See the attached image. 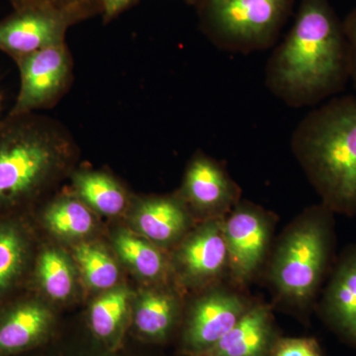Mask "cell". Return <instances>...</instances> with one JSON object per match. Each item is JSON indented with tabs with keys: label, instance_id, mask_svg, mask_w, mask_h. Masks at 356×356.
Segmentation results:
<instances>
[{
	"label": "cell",
	"instance_id": "1",
	"mask_svg": "<svg viewBox=\"0 0 356 356\" xmlns=\"http://www.w3.org/2000/svg\"><path fill=\"white\" fill-rule=\"evenodd\" d=\"M348 79L343 28L327 0H304L291 31L267 63V88L285 104L299 108L337 95Z\"/></svg>",
	"mask_w": 356,
	"mask_h": 356
},
{
	"label": "cell",
	"instance_id": "2",
	"mask_svg": "<svg viewBox=\"0 0 356 356\" xmlns=\"http://www.w3.org/2000/svg\"><path fill=\"white\" fill-rule=\"evenodd\" d=\"M79 149L64 124L37 113L0 124V217L31 215L76 170Z\"/></svg>",
	"mask_w": 356,
	"mask_h": 356
},
{
	"label": "cell",
	"instance_id": "3",
	"mask_svg": "<svg viewBox=\"0 0 356 356\" xmlns=\"http://www.w3.org/2000/svg\"><path fill=\"white\" fill-rule=\"evenodd\" d=\"M291 149L327 209H356V96H337L307 114Z\"/></svg>",
	"mask_w": 356,
	"mask_h": 356
},
{
	"label": "cell",
	"instance_id": "4",
	"mask_svg": "<svg viewBox=\"0 0 356 356\" xmlns=\"http://www.w3.org/2000/svg\"><path fill=\"white\" fill-rule=\"evenodd\" d=\"M327 209L311 207L302 212L274 245L267 280L281 303L303 309L315 298L329 257Z\"/></svg>",
	"mask_w": 356,
	"mask_h": 356
},
{
	"label": "cell",
	"instance_id": "5",
	"mask_svg": "<svg viewBox=\"0 0 356 356\" xmlns=\"http://www.w3.org/2000/svg\"><path fill=\"white\" fill-rule=\"evenodd\" d=\"M288 7L289 0H205L204 17L218 46L248 54L273 44Z\"/></svg>",
	"mask_w": 356,
	"mask_h": 356
},
{
	"label": "cell",
	"instance_id": "6",
	"mask_svg": "<svg viewBox=\"0 0 356 356\" xmlns=\"http://www.w3.org/2000/svg\"><path fill=\"white\" fill-rule=\"evenodd\" d=\"M277 217L261 206L241 200L222 219L229 255V276L238 285L252 280L264 266Z\"/></svg>",
	"mask_w": 356,
	"mask_h": 356
},
{
	"label": "cell",
	"instance_id": "7",
	"mask_svg": "<svg viewBox=\"0 0 356 356\" xmlns=\"http://www.w3.org/2000/svg\"><path fill=\"white\" fill-rule=\"evenodd\" d=\"M13 60L19 70L20 90L8 115L53 108L72 86L74 60L65 42Z\"/></svg>",
	"mask_w": 356,
	"mask_h": 356
},
{
	"label": "cell",
	"instance_id": "8",
	"mask_svg": "<svg viewBox=\"0 0 356 356\" xmlns=\"http://www.w3.org/2000/svg\"><path fill=\"white\" fill-rule=\"evenodd\" d=\"M201 291L189 307L182 332V350L191 356L212 350L254 304L222 282Z\"/></svg>",
	"mask_w": 356,
	"mask_h": 356
},
{
	"label": "cell",
	"instance_id": "9",
	"mask_svg": "<svg viewBox=\"0 0 356 356\" xmlns=\"http://www.w3.org/2000/svg\"><path fill=\"white\" fill-rule=\"evenodd\" d=\"M170 259L172 274L182 286L204 290L229 275V255L222 219L198 222L177 247Z\"/></svg>",
	"mask_w": 356,
	"mask_h": 356
},
{
	"label": "cell",
	"instance_id": "10",
	"mask_svg": "<svg viewBox=\"0 0 356 356\" xmlns=\"http://www.w3.org/2000/svg\"><path fill=\"white\" fill-rule=\"evenodd\" d=\"M177 194L199 222L224 219L242 200L241 187L225 165L201 151L187 165Z\"/></svg>",
	"mask_w": 356,
	"mask_h": 356
},
{
	"label": "cell",
	"instance_id": "11",
	"mask_svg": "<svg viewBox=\"0 0 356 356\" xmlns=\"http://www.w3.org/2000/svg\"><path fill=\"white\" fill-rule=\"evenodd\" d=\"M50 304L26 288L0 307V356L27 355L49 341L55 327Z\"/></svg>",
	"mask_w": 356,
	"mask_h": 356
},
{
	"label": "cell",
	"instance_id": "12",
	"mask_svg": "<svg viewBox=\"0 0 356 356\" xmlns=\"http://www.w3.org/2000/svg\"><path fill=\"white\" fill-rule=\"evenodd\" d=\"M38 247L29 215L0 217V307L28 287Z\"/></svg>",
	"mask_w": 356,
	"mask_h": 356
},
{
	"label": "cell",
	"instance_id": "13",
	"mask_svg": "<svg viewBox=\"0 0 356 356\" xmlns=\"http://www.w3.org/2000/svg\"><path fill=\"white\" fill-rule=\"evenodd\" d=\"M132 208L138 235L165 250H173L195 227V220L177 192L137 199Z\"/></svg>",
	"mask_w": 356,
	"mask_h": 356
},
{
	"label": "cell",
	"instance_id": "14",
	"mask_svg": "<svg viewBox=\"0 0 356 356\" xmlns=\"http://www.w3.org/2000/svg\"><path fill=\"white\" fill-rule=\"evenodd\" d=\"M70 26L35 11H14L0 21V51L16 58L65 42Z\"/></svg>",
	"mask_w": 356,
	"mask_h": 356
},
{
	"label": "cell",
	"instance_id": "15",
	"mask_svg": "<svg viewBox=\"0 0 356 356\" xmlns=\"http://www.w3.org/2000/svg\"><path fill=\"white\" fill-rule=\"evenodd\" d=\"M276 339L270 308L255 303L204 356H270Z\"/></svg>",
	"mask_w": 356,
	"mask_h": 356
},
{
	"label": "cell",
	"instance_id": "16",
	"mask_svg": "<svg viewBox=\"0 0 356 356\" xmlns=\"http://www.w3.org/2000/svg\"><path fill=\"white\" fill-rule=\"evenodd\" d=\"M177 295L165 285L144 290L135 300L131 321L136 334L152 343L168 339L179 318Z\"/></svg>",
	"mask_w": 356,
	"mask_h": 356
},
{
	"label": "cell",
	"instance_id": "17",
	"mask_svg": "<svg viewBox=\"0 0 356 356\" xmlns=\"http://www.w3.org/2000/svg\"><path fill=\"white\" fill-rule=\"evenodd\" d=\"M41 206L38 213L29 216H38L43 228L62 240L83 242L97 228L96 213L74 191L60 194Z\"/></svg>",
	"mask_w": 356,
	"mask_h": 356
},
{
	"label": "cell",
	"instance_id": "18",
	"mask_svg": "<svg viewBox=\"0 0 356 356\" xmlns=\"http://www.w3.org/2000/svg\"><path fill=\"white\" fill-rule=\"evenodd\" d=\"M72 191L96 214L118 217L132 207L127 189L109 173L102 170H74Z\"/></svg>",
	"mask_w": 356,
	"mask_h": 356
},
{
	"label": "cell",
	"instance_id": "19",
	"mask_svg": "<svg viewBox=\"0 0 356 356\" xmlns=\"http://www.w3.org/2000/svg\"><path fill=\"white\" fill-rule=\"evenodd\" d=\"M113 247L123 264L147 283L156 286L165 285L172 274L170 259L165 250L138 234L134 235L126 229L117 232Z\"/></svg>",
	"mask_w": 356,
	"mask_h": 356
},
{
	"label": "cell",
	"instance_id": "20",
	"mask_svg": "<svg viewBox=\"0 0 356 356\" xmlns=\"http://www.w3.org/2000/svg\"><path fill=\"white\" fill-rule=\"evenodd\" d=\"M65 252L58 248L44 245L37 250L30 284L37 293L50 301L63 302L72 298L76 290V270Z\"/></svg>",
	"mask_w": 356,
	"mask_h": 356
},
{
	"label": "cell",
	"instance_id": "21",
	"mask_svg": "<svg viewBox=\"0 0 356 356\" xmlns=\"http://www.w3.org/2000/svg\"><path fill=\"white\" fill-rule=\"evenodd\" d=\"M131 306L130 291L124 286L103 292L91 304L88 312L89 329L108 350H116L120 346L131 320Z\"/></svg>",
	"mask_w": 356,
	"mask_h": 356
},
{
	"label": "cell",
	"instance_id": "22",
	"mask_svg": "<svg viewBox=\"0 0 356 356\" xmlns=\"http://www.w3.org/2000/svg\"><path fill=\"white\" fill-rule=\"evenodd\" d=\"M337 327L356 339V252L346 255L332 276L324 300Z\"/></svg>",
	"mask_w": 356,
	"mask_h": 356
},
{
	"label": "cell",
	"instance_id": "23",
	"mask_svg": "<svg viewBox=\"0 0 356 356\" xmlns=\"http://www.w3.org/2000/svg\"><path fill=\"white\" fill-rule=\"evenodd\" d=\"M72 257L84 283L90 289L103 293L118 286L120 268L102 245L79 242L72 248Z\"/></svg>",
	"mask_w": 356,
	"mask_h": 356
},
{
	"label": "cell",
	"instance_id": "24",
	"mask_svg": "<svg viewBox=\"0 0 356 356\" xmlns=\"http://www.w3.org/2000/svg\"><path fill=\"white\" fill-rule=\"evenodd\" d=\"M14 11L48 14L72 25L99 15L102 0H8Z\"/></svg>",
	"mask_w": 356,
	"mask_h": 356
},
{
	"label": "cell",
	"instance_id": "25",
	"mask_svg": "<svg viewBox=\"0 0 356 356\" xmlns=\"http://www.w3.org/2000/svg\"><path fill=\"white\" fill-rule=\"evenodd\" d=\"M270 356H322L315 339H276Z\"/></svg>",
	"mask_w": 356,
	"mask_h": 356
},
{
	"label": "cell",
	"instance_id": "26",
	"mask_svg": "<svg viewBox=\"0 0 356 356\" xmlns=\"http://www.w3.org/2000/svg\"><path fill=\"white\" fill-rule=\"evenodd\" d=\"M343 32L350 58V79H353L356 88V13L348 18L343 27Z\"/></svg>",
	"mask_w": 356,
	"mask_h": 356
},
{
	"label": "cell",
	"instance_id": "27",
	"mask_svg": "<svg viewBox=\"0 0 356 356\" xmlns=\"http://www.w3.org/2000/svg\"><path fill=\"white\" fill-rule=\"evenodd\" d=\"M135 1L136 0H102V15L104 22L114 19Z\"/></svg>",
	"mask_w": 356,
	"mask_h": 356
},
{
	"label": "cell",
	"instance_id": "28",
	"mask_svg": "<svg viewBox=\"0 0 356 356\" xmlns=\"http://www.w3.org/2000/svg\"><path fill=\"white\" fill-rule=\"evenodd\" d=\"M0 104H1V98H0ZM1 122H2V120H1V119H0V124H1Z\"/></svg>",
	"mask_w": 356,
	"mask_h": 356
},
{
	"label": "cell",
	"instance_id": "29",
	"mask_svg": "<svg viewBox=\"0 0 356 356\" xmlns=\"http://www.w3.org/2000/svg\"><path fill=\"white\" fill-rule=\"evenodd\" d=\"M188 1H193V0H188Z\"/></svg>",
	"mask_w": 356,
	"mask_h": 356
}]
</instances>
